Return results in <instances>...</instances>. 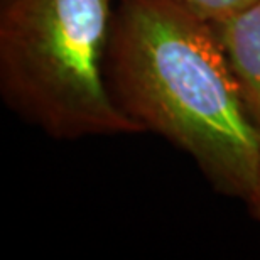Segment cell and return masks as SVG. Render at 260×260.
<instances>
[{
  "label": "cell",
  "mask_w": 260,
  "mask_h": 260,
  "mask_svg": "<svg viewBox=\"0 0 260 260\" xmlns=\"http://www.w3.org/2000/svg\"><path fill=\"white\" fill-rule=\"evenodd\" d=\"M105 76L128 118L189 154L218 193L250 198L260 132L211 24L173 0H118Z\"/></svg>",
  "instance_id": "cell-1"
},
{
  "label": "cell",
  "mask_w": 260,
  "mask_h": 260,
  "mask_svg": "<svg viewBox=\"0 0 260 260\" xmlns=\"http://www.w3.org/2000/svg\"><path fill=\"white\" fill-rule=\"evenodd\" d=\"M110 0H0V95L56 139L140 134L105 76Z\"/></svg>",
  "instance_id": "cell-2"
},
{
  "label": "cell",
  "mask_w": 260,
  "mask_h": 260,
  "mask_svg": "<svg viewBox=\"0 0 260 260\" xmlns=\"http://www.w3.org/2000/svg\"><path fill=\"white\" fill-rule=\"evenodd\" d=\"M211 25L235 75L248 115L260 132V0Z\"/></svg>",
  "instance_id": "cell-3"
},
{
  "label": "cell",
  "mask_w": 260,
  "mask_h": 260,
  "mask_svg": "<svg viewBox=\"0 0 260 260\" xmlns=\"http://www.w3.org/2000/svg\"><path fill=\"white\" fill-rule=\"evenodd\" d=\"M173 2L196 15L198 19L208 24H216L248 9L258 0H173Z\"/></svg>",
  "instance_id": "cell-4"
},
{
  "label": "cell",
  "mask_w": 260,
  "mask_h": 260,
  "mask_svg": "<svg viewBox=\"0 0 260 260\" xmlns=\"http://www.w3.org/2000/svg\"><path fill=\"white\" fill-rule=\"evenodd\" d=\"M248 205V211L253 218H257L260 221V173H258V178H257V183H255V188H253L250 198L245 201Z\"/></svg>",
  "instance_id": "cell-5"
}]
</instances>
